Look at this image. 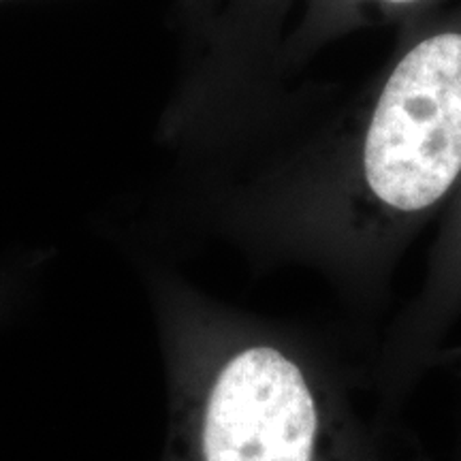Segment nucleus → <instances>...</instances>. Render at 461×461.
Segmentation results:
<instances>
[{"instance_id":"obj_4","label":"nucleus","mask_w":461,"mask_h":461,"mask_svg":"<svg viewBox=\"0 0 461 461\" xmlns=\"http://www.w3.org/2000/svg\"><path fill=\"white\" fill-rule=\"evenodd\" d=\"M448 0H299L282 48V77L305 65L327 45L370 24L372 15H384L387 20L397 17L403 26L434 14Z\"/></svg>"},{"instance_id":"obj_8","label":"nucleus","mask_w":461,"mask_h":461,"mask_svg":"<svg viewBox=\"0 0 461 461\" xmlns=\"http://www.w3.org/2000/svg\"><path fill=\"white\" fill-rule=\"evenodd\" d=\"M0 3H7V0H0Z\"/></svg>"},{"instance_id":"obj_2","label":"nucleus","mask_w":461,"mask_h":461,"mask_svg":"<svg viewBox=\"0 0 461 461\" xmlns=\"http://www.w3.org/2000/svg\"><path fill=\"white\" fill-rule=\"evenodd\" d=\"M176 361L167 461H314L319 403L278 344L235 339L194 366Z\"/></svg>"},{"instance_id":"obj_1","label":"nucleus","mask_w":461,"mask_h":461,"mask_svg":"<svg viewBox=\"0 0 461 461\" xmlns=\"http://www.w3.org/2000/svg\"><path fill=\"white\" fill-rule=\"evenodd\" d=\"M461 186V0L403 24L378 79L267 158L221 207L267 252L359 263L391 250Z\"/></svg>"},{"instance_id":"obj_7","label":"nucleus","mask_w":461,"mask_h":461,"mask_svg":"<svg viewBox=\"0 0 461 461\" xmlns=\"http://www.w3.org/2000/svg\"><path fill=\"white\" fill-rule=\"evenodd\" d=\"M17 291V272L15 269H0V316L7 312L11 299Z\"/></svg>"},{"instance_id":"obj_3","label":"nucleus","mask_w":461,"mask_h":461,"mask_svg":"<svg viewBox=\"0 0 461 461\" xmlns=\"http://www.w3.org/2000/svg\"><path fill=\"white\" fill-rule=\"evenodd\" d=\"M299 0H224L210 37L182 67L158 140L214 158L261 140L286 109L280 58Z\"/></svg>"},{"instance_id":"obj_5","label":"nucleus","mask_w":461,"mask_h":461,"mask_svg":"<svg viewBox=\"0 0 461 461\" xmlns=\"http://www.w3.org/2000/svg\"><path fill=\"white\" fill-rule=\"evenodd\" d=\"M224 0H176V24L184 39L186 62L210 37Z\"/></svg>"},{"instance_id":"obj_6","label":"nucleus","mask_w":461,"mask_h":461,"mask_svg":"<svg viewBox=\"0 0 461 461\" xmlns=\"http://www.w3.org/2000/svg\"><path fill=\"white\" fill-rule=\"evenodd\" d=\"M457 194L459 203L455 207V216L451 221V227H448L445 246H442L440 255L442 269H445L447 276H451V278H461V186L457 190Z\"/></svg>"}]
</instances>
